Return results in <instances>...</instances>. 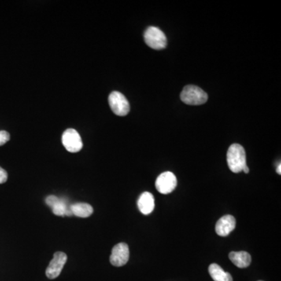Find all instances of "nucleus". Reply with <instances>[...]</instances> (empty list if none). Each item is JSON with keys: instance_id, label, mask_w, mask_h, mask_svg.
<instances>
[{"instance_id": "39448f33", "label": "nucleus", "mask_w": 281, "mask_h": 281, "mask_svg": "<svg viewBox=\"0 0 281 281\" xmlns=\"http://www.w3.org/2000/svg\"><path fill=\"white\" fill-rule=\"evenodd\" d=\"M62 142L65 149L70 153H78L82 150L83 142L80 134L75 129H67L62 136Z\"/></svg>"}, {"instance_id": "6ab92c4d", "label": "nucleus", "mask_w": 281, "mask_h": 281, "mask_svg": "<svg viewBox=\"0 0 281 281\" xmlns=\"http://www.w3.org/2000/svg\"><path fill=\"white\" fill-rule=\"evenodd\" d=\"M277 173H278V174H280V175H281V164H279V166H278V168H277Z\"/></svg>"}, {"instance_id": "f8f14e48", "label": "nucleus", "mask_w": 281, "mask_h": 281, "mask_svg": "<svg viewBox=\"0 0 281 281\" xmlns=\"http://www.w3.org/2000/svg\"><path fill=\"white\" fill-rule=\"evenodd\" d=\"M209 273L214 281H233L232 277L229 273L225 272L221 267L212 263L209 267Z\"/></svg>"}, {"instance_id": "9d476101", "label": "nucleus", "mask_w": 281, "mask_h": 281, "mask_svg": "<svg viewBox=\"0 0 281 281\" xmlns=\"http://www.w3.org/2000/svg\"><path fill=\"white\" fill-rule=\"evenodd\" d=\"M138 209L142 214L149 215L154 210V196L150 192L145 191L141 194L138 201Z\"/></svg>"}, {"instance_id": "a211bd4d", "label": "nucleus", "mask_w": 281, "mask_h": 281, "mask_svg": "<svg viewBox=\"0 0 281 281\" xmlns=\"http://www.w3.org/2000/svg\"><path fill=\"white\" fill-rule=\"evenodd\" d=\"M244 171V172H245V174H249V167H247V166H245V167H244L243 171Z\"/></svg>"}, {"instance_id": "f257e3e1", "label": "nucleus", "mask_w": 281, "mask_h": 281, "mask_svg": "<svg viewBox=\"0 0 281 281\" xmlns=\"http://www.w3.org/2000/svg\"><path fill=\"white\" fill-rule=\"evenodd\" d=\"M227 160L230 171L235 174L241 172L247 166L246 154L244 148L238 144L230 145L227 151Z\"/></svg>"}, {"instance_id": "f03ea898", "label": "nucleus", "mask_w": 281, "mask_h": 281, "mask_svg": "<svg viewBox=\"0 0 281 281\" xmlns=\"http://www.w3.org/2000/svg\"><path fill=\"white\" fill-rule=\"evenodd\" d=\"M181 99L187 105H202L207 102L208 94L197 86H187L181 93Z\"/></svg>"}, {"instance_id": "dca6fc26", "label": "nucleus", "mask_w": 281, "mask_h": 281, "mask_svg": "<svg viewBox=\"0 0 281 281\" xmlns=\"http://www.w3.org/2000/svg\"><path fill=\"white\" fill-rule=\"evenodd\" d=\"M59 201H60V198H57V197L55 195H49L46 198V204H47L49 207H51V208L55 204L57 203Z\"/></svg>"}, {"instance_id": "aec40b11", "label": "nucleus", "mask_w": 281, "mask_h": 281, "mask_svg": "<svg viewBox=\"0 0 281 281\" xmlns=\"http://www.w3.org/2000/svg\"></svg>"}, {"instance_id": "9b49d317", "label": "nucleus", "mask_w": 281, "mask_h": 281, "mask_svg": "<svg viewBox=\"0 0 281 281\" xmlns=\"http://www.w3.org/2000/svg\"><path fill=\"white\" fill-rule=\"evenodd\" d=\"M230 261L238 268H246L252 262L250 255L246 252H231L229 254Z\"/></svg>"}, {"instance_id": "6e6552de", "label": "nucleus", "mask_w": 281, "mask_h": 281, "mask_svg": "<svg viewBox=\"0 0 281 281\" xmlns=\"http://www.w3.org/2000/svg\"><path fill=\"white\" fill-rule=\"evenodd\" d=\"M67 256L64 252H56L53 260L46 270V276L49 279H55L60 276L64 265L67 263Z\"/></svg>"}, {"instance_id": "20e7f679", "label": "nucleus", "mask_w": 281, "mask_h": 281, "mask_svg": "<svg viewBox=\"0 0 281 281\" xmlns=\"http://www.w3.org/2000/svg\"><path fill=\"white\" fill-rule=\"evenodd\" d=\"M109 104L112 112L117 116H124L130 112V104L126 97L119 92H112L109 96Z\"/></svg>"}, {"instance_id": "1a4fd4ad", "label": "nucleus", "mask_w": 281, "mask_h": 281, "mask_svg": "<svg viewBox=\"0 0 281 281\" xmlns=\"http://www.w3.org/2000/svg\"><path fill=\"white\" fill-rule=\"evenodd\" d=\"M236 227V220L231 215L222 216L216 224V234L221 237H226L232 232Z\"/></svg>"}, {"instance_id": "7ed1b4c3", "label": "nucleus", "mask_w": 281, "mask_h": 281, "mask_svg": "<svg viewBox=\"0 0 281 281\" xmlns=\"http://www.w3.org/2000/svg\"><path fill=\"white\" fill-rule=\"evenodd\" d=\"M144 38L145 43L152 49L161 50L167 47V37L158 27H148L144 34Z\"/></svg>"}, {"instance_id": "4468645a", "label": "nucleus", "mask_w": 281, "mask_h": 281, "mask_svg": "<svg viewBox=\"0 0 281 281\" xmlns=\"http://www.w3.org/2000/svg\"><path fill=\"white\" fill-rule=\"evenodd\" d=\"M51 209L56 216H73L72 212L71 210V205H68L67 201L64 199H60V201L57 203L55 204Z\"/></svg>"}, {"instance_id": "f3484780", "label": "nucleus", "mask_w": 281, "mask_h": 281, "mask_svg": "<svg viewBox=\"0 0 281 281\" xmlns=\"http://www.w3.org/2000/svg\"><path fill=\"white\" fill-rule=\"evenodd\" d=\"M7 178L8 174L6 171L2 167H0V184L5 183L7 181Z\"/></svg>"}, {"instance_id": "ddd939ff", "label": "nucleus", "mask_w": 281, "mask_h": 281, "mask_svg": "<svg viewBox=\"0 0 281 281\" xmlns=\"http://www.w3.org/2000/svg\"><path fill=\"white\" fill-rule=\"evenodd\" d=\"M71 210L74 216L81 218H87L93 213V208L88 203H75L71 205Z\"/></svg>"}, {"instance_id": "0eeeda50", "label": "nucleus", "mask_w": 281, "mask_h": 281, "mask_svg": "<svg viewBox=\"0 0 281 281\" xmlns=\"http://www.w3.org/2000/svg\"><path fill=\"white\" fill-rule=\"evenodd\" d=\"M130 252L126 243H119L112 248L110 263L114 267H123L128 262Z\"/></svg>"}, {"instance_id": "2eb2a0df", "label": "nucleus", "mask_w": 281, "mask_h": 281, "mask_svg": "<svg viewBox=\"0 0 281 281\" xmlns=\"http://www.w3.org/2000/svg\"><path fill=\"white\" fill-rule=\"evenodd\" d=\"M9 140V134L7 131H0V146L6 143Z\"/></svg>"}, {"instance_id": "423d86ee", "label": "nucleus", "mask_w": 281, "mask_h": 281, "mask_svg": "<svg viewBox=\"0 0 281 281\" xmlns=\"http://www.w3.org/2000/svg\"><path fill=\"white\" fill-rule=\"evenodd\" d=\"M177 178L172 172L167 171L160 174L156 182V187L159 192L167 194L174 191L176 188Z\"/></svg>"}]
</instances>
